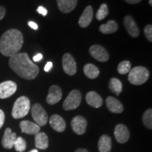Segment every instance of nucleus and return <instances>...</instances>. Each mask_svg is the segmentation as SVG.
<instances>
[{
    "instance_id": "a211bd4d",
    "label": "nucleus",
    "mask_w": 152,
    "mask_h": 152,
    "mask_svg": "<svg viewBox=\"0 0 152 152\" xmlns=\"http://www.w3.org/2000/svg\"><path fill=\"white\" fill-rule=\"evenodd\" d=\"M58 9L64 14L73 11L77 6V0H56Z\"/></svg>"
},
{
    "instance_id": "bb28decb",
    "label": "nucleus",
    "mask_w": 152,
    "mask_h": 152,
    "mask_svg": "<svg viewBox=\"0 0 152 152\" xmlns=\"http://www.w3.org/2000/svg\"><path fill=\"white\" fill-rule=\"evenodd\" d=\"M142 121H143L144 125L151 130L152 128V109H149L145 111L143 116H142Z\"/></svg>"
},
{
    "instance_id": "412c9836",
    "label": "nucleus",
    "mask_w": 152,
    "mask_h": 152,
    "mask_svg": "<svg viewBox=\"0 0 152 152\" xmlns=\"http://www.w3.org/2000/svg\"><path fill=\"white\" fill-rule=\"evenodd\" d=\"M98 149L99 152H110L111 150V139L107 134L101 136L98 142Z\"/></svg>"
},
{
    "instance_id": "6ab92c4d",
    "label": "nucleus",
    "mask_w": 152,
    "mask_h": 152,
    "mask_svg": "<svg viewBox=\"0 0 152 152\" xmlns=\"http://www.w3.org/2000/svg\"><path fill=\"white\" fill-rule=\"evenodd\" d=\"M106 103L108 109L112 113H121L124 109L123 104L120 102V101L113 96H108L106 99Z\"/></svg>"
},
{
    "instance_id": "4c0bfd02",
    "label": "nucleus",
    "mask_w": 152,
    "mask_h": 152,
    "mask_svg": "<svg viewBox=\"0 0 152 152\" xmlns=\"http://www.w3.org/2000/svg\"><path fill=\"white\" fill-rule=\"evenodd\" d=\"M75 152H89V151L85 149H81V148H80V149H77V150H75Z\"/></svg>"
},
{
    "instance_id": "9b49d317",
    "label": "nucleus",
    "mask_w": 152,
    "mask_h": 152,
    "mask_svg": "<svg viewBox=\"0 0 152 152\" xmlns=\"http://www.w3.org/2000/svg\"><path fill=\"white\" fill-rule=\"evenodd\" d=\"M114 135L118 143L124 144L128 141L130 138V132L128 128L123 124H118L114 130Z\"/></svg>"
},
{
    "instance_id": "423d86ee",
    "label": "nucleus",
    "mask_w": 152,
    "mask_h": 152,
    "mask_svg": "<svg viewBox=\"0 0 152 152\" xmlns=\"http://www.w3.org/2000/svg\"><path fill=\"white\" fill-rule=\"evenodd\" d=\"M32 116L36 124L40 126H45L48 121V115L46 111L39 104H35L31 109Z\"/></svg>"
},
{
    "instance_id": "393cba45",
    "label": "nucleus",
    "mask_w": 152,
    "mask_h": 152,
    "mask_svg": "<svg viewBox=\"0 0 152 152\" xmlns=\"http://www.w3.org/2000/svg\"><path fill=\"white\" fill-rule=\"evenodd\" d=\"M109 87L111 92L116 95H119L123 90L122 83L118 79L115 77H112L110 79Z\"/></svg>"
},
{
    "instance_id": "c9c22d12",
    "label": "nucleus",
    "mask_w": 152,
    "mask_h": 152,
    "mask_svg": "<svg viewBox=\"0 0 152 152\" xmlns=\"http://www.w3.org/2000/svg\"><path fill=\"white\" fill-rule=\"evenodd\" d=\"M28 26H30V28H33V30H37L38 29V26L36 23L33 21H29L28 22Z\"/></svg>"
},
{
    "instance_id": "2f4dec72",
    "label": "nucleus",
    "mask_w": 152,
    "mask_h": 152,
    "mask_svg": "<svg viewBox=\"0 0 152 152\" xmlns=\"http://www.w3.org/2000/svg\"><path fill=\"white\" fill-rule=\"evenodd\" d=\"M5 120V115L2 110L0 109V129L3 126Z\"/></svg>"
},
{
    "instance_id": "1a4fd4ad",
    "label": "nucleus",
    "mask_w": 152,
    "mask_h": 152,
    "mask_svg": "<svg viewBox=\"0 0 152 152\" xmlns=\"http://www.w3.org/2000/svg\"><path fill=\"white\" fill-rule=\"evenodd\" d=\"M17 85L14 82L8 80L0 83V99H4L10 97L16 92Z\"/></svg>"
},
{
    "instance_id": "ddd939ff",
    "label": "nucleus",
    "mask_w": 152,
    "mask_h": 152,
    "mask_svg": "<svg viewBox=\"0 0 152 152\" xmlns=\"http://www.w3.org/2000/svg\"><path fill=\"white\" fill-rule=\"evenodd\" d=\"M123 22L125 29L127 30L129 35L132 37H137L140 35V30L134 18L130 16H125Z\"/></svg>"
},
{
    "instance_id": "f03ea898",
    "label": "nucleus",
    "mask_w": 152,
    "mask_h": 152,
    "mask_svg": "<svg viewBox=\"0 0 152 152\" xmlns=\"http://www.w3.org/2000/svg\"><path fill=\"white\" fill-rule=\"evenodd\" d=\"M23 45V36L20 31L10 29L0 38V52L5 56H12L18 54Z\"/></svg>"
},
{
    "instance_id": "6e6552de",
    "label": "nucleus",
    "mask_w": 152,
    "mask_h": 152,
    "mask_svg": "<svg viewBox=\"0 0 152 152\" xmlns=\"http://www.w3.org/2000/svg\"><path fill=\"white\" fill-rule=\"evenodd\" d=\"M90 54L93 58L101 62H106L109 60V54L106 49L101 45H94L90 48Z\"/></svg>"
},
{
    "instance_id": "f257e3e1",
    "label": "nucleus",
    "mask_w": 152,
    "mask_h": 152,
    "mask_svg": "<svg viewBox=\"0 0 152 152\" xmlns=\"http://www.w3.org/2000/svg\"><path fill=\"white\" fill-rule=\"evenodd\" d=\"M9 65L13 71L26 80H33L39 74V67L30 59L27 53H18L10 57Z\"/></svg>"
},
{
    "instance_id": "aec40b11",
    "label": "nucleus",
    "mask_w": 152,
    "mask_h": 152,
    "mask_svg": "<svg viewBox=\"0 0 152 152\" xmlns=\"http://www.w3.org/2000/svg\"><path fill=\"white\" fill-rule=\"evenodd\" d=\"M86 102L93 108H99L103 104V99L97 93L91 91L86 94Z\"/></svg>"
},
{
    "instance_id": "b1692460",
    "label": "nucleus",
    "mask_w": 152,
    "mask_h": 152,
    "mask_svg": "<svg viewBox=\"0 0 152 152\" xmlns=\"http://www.w3.org/2000/svg\"><path fill=\"white\" fill-rule=\"evenodd\" d=\"M85 75L90 79H95L99 75V70L94 64H87L83 68Z\"/></svg>"
},
{
    "instance_id": "ea45409f",
    "label": "nucleus",
    "mask_w": 152,
    "mask_h": 152,
    "mask_svg": "<svg viewBox=\"0 0 152 152\" xmlns=\"http://www.w3.org/2000/svg\"><path fill=\"white\" fill-rule=\"evenodd\" d=\"M149 4H150V6H152V0H149Z\"/></svg>"
},
{
    "instance_id": "dca6fc26",
    "label": "nucleus",
    "mask_w": 152,
    "mask_h": 152,
    "mask_svg": "<svg viewBox=\"0 0 152 152\" xmlns=\"http://www.w3.org/2000/svg\"><path fill=\"white\" fill-rule=\"evenodd\" d=\"M16 138L17 137L16 133L13 132L9 128H7L4 131L2 141H1V144H2L4 148L7 149H11V148H13Z\"/></svg>"
},
{
    "instance_id": "a878e982",
    "label": "nucleus",
    "mask_w": 152,
    "mask_h": 152,
    "mask_svg": "<svg viewBox=\"0 0 152 152\" xmlns=\"http://www.w3.org/2000/svg\"><path fill=\"white\" fill-rule=\"evenodd\" d=\"M109 15V8L106 4H102L96 14V18L99 20H102Z\"/></svg>"
},
{
    "instance_id": "72a5a7b5",
    "label": "nucleus",
    "mask_w": 152,
    "mask_h": 152,
    "mask_svg": "<svg viewBox=\"0 0 152 152\" xmlns=\"http://www.w3.org/2000/svg\"><path fill=\"white\" fill-rule=\"evenodd\" d=\"M6 14V9L4 7L0 6V20H1Z\"/></svg>"
},
{
    "instance_id": "4be33fe9",
    "label": "nucleus",
    "mask_w": 152,
    "mask_h": 152,
    "mask_svg": "<svg viewBox=\"0 0 152 152\" xmlns=\"http://www.w3.org/2000/svg\"><path fill=\"white\" fill-rule=\"evenodd\" d=\"M35 147L39 149H46L49 147V140L45 132H38L35 137Z\"/></svg>"
},
{
    "instance_id": "39448f33",
    "label": "nucleus",
    "mask_w": 152,
    "mask_h": 152,
    "mask_svg": "<svg viewBox=\"0 0 152 152\" xmlns=\"http://www.w3.org/2000/svg\"><path fill=\"white\" fill-rule=\"evenodd\" d=\"M82 99L81 93L77 90H72L63 104V107L66 111H71L77 109L80 106Z\"/></svg>"
},
{
    "instance_id": "20e7f679",
    "label": "nucleus",
    "mask_w": 152,
    "mask_h": 152,
    "mask_svg": "<svg viewBox=\"0 0 152 152\" xmlns=\"http://www.w3.org/2000/svg\"><path fill=\"white\" fill-rule=\"evenodd\" d=\"M30 109V102L27 96H22L18 98L14 104L12 116L15 119L22 118L26 116Z\"/></svg>"
},
{
    "instance_id": "7c9ffc66",
    "label": "nucleus",
    "mask_w": 152,
    "mask_h": 152,
    "mask_svg": "<svg viewBox=\"0 0 152 152\" xmlns=\"http://www.w3.org/2000/svg\"><path fill=\"white\" fill-rule=\"evenodd\" d=\"M37 13H39V14L42 15V16H46V15L47 14V13H48V11H47L46 8H45V7H42V6H39V7H38L37 9Z\"/></svg>"
},
{
    "instance_id": "0eeeda50",
    "label": "nucleus",
    "mask_w": 152,
    "mask_h": 152,
    "mask_svg": "<svg viewBox=\"0 0 152 152\" xmlns=\"http://www.w3.org/2000/svg\"><path fill=\"white\" fill-rule=\"evenodd\" d=\"M63 69L66 74L69 75H75L77 72V65L73 56L69 53H66L62 58Z\"/></svg>"
},
{
    "instance_id": "e433bc0d",
    "label": "nucleus",
    "mask_w": 152,
    "mask_h": 152,
    "mask_svg": "<svg viewBox=\"0 0 152 152\" xmlns=\"http://www.w3.org/2000/svg\"><path fill=\"white\" fill-rule=\"evenodd\" d=\"M127 3L130 4H138L141 2L142 0H124Z\"/></svg>"
},
{
    "instance_id": "cd10ccee",
    "label": "nucleus",
    "mask_w": 152,
    "mask_h": 152,
    "mask_svg": "<svg viewBox=\"0 0 152 152\" xmlns=\"http://www.w3.org/2000/svg\"><path fill=\"white\" fill-rule=\"evenodd\" d=\"M131 70V64L129 61H121L118 66V71L121 75L128 73Z\"/></svg>"
},
{
    "instance_id": "c85d7f7f",
    "label": "nucleus",
    "mask_w": 152,
    "mask_h": 152,
    "mask_svg": "<svg viewBox=\"0 0 152 152\" xmlns=\"http://www.w3.org/2000/svg\"><path fill=\"white\" fill-rule=\"evenodd\" d=\"M14 147L16 149V151L18 152L24 151L26 149V142L24 139H23L21 137H18L16 138V141L14 142Z\"/></svg>"
},
{
    "instance_id": "f704fd0d",
    "label": "nucleus",
    "mask_w": 152,
    "mask_h": 152,
    "mask_svg": "<svg viewBox=\"0 0 152 152\" xmlns=\"http://www.w3.org/2000/svg\"><path fill=\"white\" fill-rule=\"evenodd\" d=\"M42 58H43L42 54H36L35 56H33V61L35 62H38V61H39L40 60L42 59Z\"/></svg>"
},
{
    "instance_id": "7ed1b4c3",
    "label": "nucleus",
    "mask_w": 152,
    "mask_h": 152,
    "mask_svg": "<svg viewBox=\"0 0 152 152\" xmlns=\"http://www.w3.org/2000/svg\"><path fill=\"white\" fill-rule=\"evenodd\" d=\"M149 77V71L143 66H136L128 73V80L131 84L141 85L147 81Z\"/></svg>"
},
{
    "instance_id": "2eb2a0df",
    "label": "nucleus",
    "mask_w": 152,
    "mask_h": 152,
    "mask_svg": "<svg viewBox=\"0 0 152 152\" xmlns=\"http://www.w3.org/2000/svg\"><path fill=\"white\" fill-rule=\"evenodd\" d=\"M20 128L22 132L31 135H35L40 130V127L39 125L29 121H21L20 123Z\"/></svg>"
},
{
    "instance_id": "9d476101",
    "label": "nucleus",
    "mask_w": 152,
    "mask_h": 152,
    "mask_svg": "<svg viewBox=\"0 0 152 152\" xmlns=\"http://www.w3.org/2000/svg\"><path fill=\"white\" fill-rule=\"evenodd\" d=\"M87 122L86 119L81 115H77L74 117L71 121V127L74 132L81 135L86 132Z\"/></svg>"
},
{
    "instance_id": "5701e85b",
    "label": "nucleus",
    "mask_w": 152,
    "mask_h": 152,
    "mask_svg": "<svg viewBox=\"0 0 152 152\" xmlns=\"http://www.w3.org/2000/svg\"><path fill=\"white\" fill-rule=\"evenodd\" d=\"M118 29L117 23L113 20H110L106 24L101 25L99 31L104 34H111L116 32Z\"/></svg>"
},
{
    "instance_id": "473e14b6",
    "label": "nucleus",
    "mask_w": 152,
    "mask_h": 152,
    "mask_svg": "<svg viewBox=\"0 0 152 152\" xmlns=\"http://www.w3.org/2000/svg\"><path fill=\"white\" fill-rule=\"evenodd\" d=\"M52 67H53V64H52V62L49 61V62H47L46 65H45V68H44V70H45V72H49V71H50L51 69H52Z\"/></svg>"
},
{
    "instance_id": "f3484780",
    "label": "nucleus",
    "mask_w": 152,
    "mask_h": 152,
    "mask_svg": "<svg viewBox=\"0 0 152 152\" xmlns=\"http://www.w3.org/2000/svg\"><path fill=\"white\" fill-rule=\"evenodd\" d=\"M49 124L55 131L62 132L66 129V122L64 118L59 115L54 114L49 118Z\"/></svg>"
},
{
    "instance_id": "4468645a",
    "label": "nucleus",
    "mask_w": 152,
    "mask_h": 152,
    "mask_svg": "<svg viewBox=\"0 0 152 152\" xmlns=\"http://www.w3.org/2000/svg\"><path fill=\"white\" fill-rule=\"evenodd\" d=\"M93 16H94V13H93V9L92 6H87L85 9L84 11L82 14L81 16L80 17L78 23L81 28H87V26H90L92 22Z\"/></svg>"
},
{
    "instance_id": "f8f14e48",
    "label": "nucleus",
    "mask_w": 152,
    "mask_h": 152,
    "mask_svg": "<svg viewBox=\"0 0 152 152\" xmlns=\"http://www.w3.org/2000/svg\"><path fill=\"white\" fill-rule=\"evenodd\" d=\"M62 98V90L58 85H52L49 87V94L47 96V102L50 105L58 103Z\"/></svg>"
},
{
    "instance_id": "c756f323",
    "label": "nucleus",
    "mask_w": 152,
    "mask_h": 152,
    "mask_svg": "<svg viewBox=\"0 0 152 152\" xmlns=\"http://www.w3.org/2000/svg\"><path fill=\"white\" fill-rule=\"evenodd\" d=\"M144 35L147 39L149 42H152V26L151 25H147L144 29Z\"/></svg>"
},
{
    "instance_id": "58836bf2",
    "label": "nucleus",
    "mask_w": 152,
    "mask_h": 152,
    "mask_svg": "<svg viewBox=\"0 0 152 152\" xmlns=\"http://www.w3.org/2000/svg\"><path fill=\"white\" fill-rule=\"evenodd\" d=\"M29 152H38V151L37 149H33V150H31V151H30Z\"/></svg>"
}]
</instances>
